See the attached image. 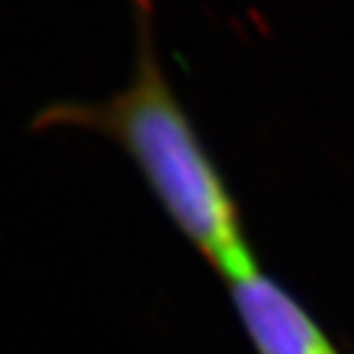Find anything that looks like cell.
Here are the masks:
<instances>
[{
    "mask_svg": "<svg viewBox=\"0 0 354 354\" xmlns=\"http://www.w3.org/2000/svg\"><path fill=\"white\" fill-rule=\"evenodd\" d=\"M138 20L140 50L128 86L104 104L55 106L39 126L88 128L116 140L192 249L227 283L241 281L261 268L236 199L162 72L145 0Z\"/></svg>",
    "mask_w": 354,
    "mask_h": 354,
    "instance_id": "cell-1",
    "label": "cell"
},
{
    "mask_svg": "<svg viewBox=\"0 0 354 354\" xmlns=\"http://www.w3.org/2000/svg\"><path fill=\"white\" fill-rule=\"evenodd\" d=\"M229 298L256 354H339L310 310L263 271L229 283Z\"/></svg>",
    "mask_w": 354,
    "mask_h": 354,
    "instance_id": "cell-2",
    "label": "cell"
}]
</instances>
